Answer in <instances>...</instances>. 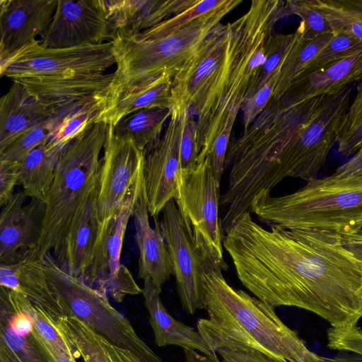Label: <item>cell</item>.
Segmentation results:
<instances>
[{
	"label": "cell",
	"instance_id": "obj_1",
	"mask_svg": "<svg viewBox=\"0 0 362 362\" xmlns=\"http://www.w3.org/2000/svg\"><path fill=\"white\" fill-rule=\"evenodd\" d=\"M269 226L245 212L223 235L242 284L274 307L305 310L332 327L357 325L362 318V262L344 247L341 235Z\"/></svg>",
	"mask_w": 362,
	"mask_h": 362
},
{
	"label": "cell",
	"instance_id": "obj_24",
	"mask_svg": "<svg viewBox=\"0 0 362 362\" xmlns=\"http://www.w3.org/2000/svg\"><path fill=\"white\" fill-rule=\"evenodd\" d=\"M43 105L21 84H13L0 100V152L24 132L48 121Z\"/></svg>",
	"mask_w": 362,
	"mask_h": 362
},
{
	"label": "cell",
	"instance_id": "obj_47",
	"mask_svg": "<svg viewBox=\"0 0 362 362\" xmlns=\"http://www.w3.org/2000/svg\"><path fill=\"white\" fill-rule=\"evenodd\" d=\"M341 243L357 259L362 262V229L341 235Z\"/></svg>",
	"mask_w": 362,
	"mask_h": 362
},
{
	"label": "cell",
	"instance_id": "obj_23",
	"mask_svg": "<svg viewBox=\"0 0 362 362\" xmlns=\"http://www.w3.org/2000/svg\"><path fill=\"white\" fill-rule=\"evenodd\" d=\"M141 293L158 346L175 345L206 356L214 354L198 331L169 314L161 301L160 293L151 279L144 280Z\"/></svg>",
	"mask_w": 362,
	"mask_h": 362
},
{
	"label": "cell",
	"instance_id": "obj_12",
	"mask_svg": "<svg viewBox=\"0 0 362 362\" xmlns=\"http://www.w3.org/2000/svg\"><path fill=\"white\" fill-rule=\"evenodd\" d=\"M145 153L108 124L97 187L100 224L110 219L144 177Z\"/></svg>",
	"mask_w": 362,
	"mask_h": 362
},
{
	"label": "cell",
	"instance_id": "obj_43",
	"mask_svg": "<svg viewBox=\"0 0 362 362\" xmlns=\"http://www.w3.org/2000/svg\"><path fill=\"white\" fill-rule=\"evenodd\" d=\"M216 352L222 358V362H276L251 349H220Z\"/></svg>",
	"mask_w": 362,
	"mask_h": 362
},
{
	"label": "cell",
	"instance_id": "obj_38",
	"mask_svg": "<svg viewBox=\"0 0 362 362\" xmlns=\"http://www.w3.org/2000/svg\"><path fill=\"white\" fill-rule=\"evenodd\" d=\"M286 9L288 16L296 15L300 18L301 21L297 30L303 38L313 40L333 33L330 23L315 6L312 0L287 1Z\"/></svg>",
	"mask_w": 362,
	"mask_h": 362
},
{
	"label": "cell",
	"instance_id": "obj_44",
	"mask_svg": "<svg viewBox=\"0 0 362 362\" xmlns=\"http://www.w3.org/2000/svg\"><path fill=\"white\" fill-rule=\"evenodd\" d=\"M33 343L48 362H76L44 339L34 329L29 334Z\"/></svg>",
	"mask_w": 362,
	"mask_h": 362
},
{
	"label": "cell",
	"instance_id": "obj_27",
	"mask_svg": "<svg viewBox=\"0 0 362 362\" xmlns=\"http://www.w3.org/2000/svg\"><path fill=\"white\" fill-rule=\"evenodd\" d=\"M63 149L64 147L48 140L33 149L18 163V183L28 197L45 202Z\"/></svg>",
	"mask_w": 362,
	"mask_h": 362
},
{
	"label": "cell",
	"instance_id": "obj_26",
	"mask_svg": "<svg viewBox=\"0 0 362 362\" xmlns=\"http://www.w3.org/2000/svg\"><path fill=\"white\" fill-rule=\"evenodd\" d=\"M172 83L173 77L163 74L153 81L132 88L109 103L98 122L115 126L122 118L142 109L171 110Z\"/></svg>",
	"mask_w": 362,
	"mask_h": 362
},
{
	"label": "cell",
	"instance_id": "obj_39",
	"mask_svg": "<svg viewBox=\"0 0 362 362\" xmlns=\"http://www.w3.org/2000/svg\"><path fill=\"white\" fill-rule=\"evenodd\" d=\"M50 137L51 129L46 121L24 132L1 151L0 161L20 163Z\"/></svg>",
	"mask_w": 362,
	"mask_h": 362
},
{
	"label": "cell",
	"instance_id": "obj_34",
	"mask_svg": "<svg viewBox=\"0 0 362 362\" xmlns=\"http://www.w3.org/2000/svg\"><path fill=\"white\" fill-rule=\"evenodd\" d=\"M0 362H48L29 335L19 336L10 329L0 315Z\"/></svg>",
	"mask_w": 362,
	"mask_h": 362
},
{
	"label": "cell",
	"instance_id": "obj_2",
	"mask_svg": "<svg viewBox=\"0 0 362 362\" xmlns=\"http://www.w3.org/2000/svg\"><path fill=\"white\" fill-rule=\"evenodd\" d=\"M354 86L299 103L272 99L240 137L229 143L228 185L220 203L234 218L254 198L271 194L287 177L310 181L337 144Z\"/></svg>",
	"mask_w": 362,
	"mask_h": 362
},
{
	"label": "cell",
	"instance_id": "obj_9",
	"mask_svg": "<svg viewBox=\"0 0 362 362\" xmlns=\"http://www.w3.org/2000/svg\"><path fill=\"white\" fill-rule=\"evenodd\" d=\"M1 76L13 82L23 79L58 78L106 74L116 64L112 42L50 48L35 40L0 63Z\"/></svg>",
	"mask_w": 362,
	"mask_h": 362
},
{
	"label": "cell",
	"instance_id": "obj_31",
	"mask_svg": "<svg viewBox=\"0 0 362 362\" xmlns=\"http://www.w3.org/2000/svg\"><path fill=\"white\" fill-rule=\"evenodd\" d=\"M19 263V293L45 310L57 322L64 313L45 277L40 262L26 258Z\"/></svg>",
	"mask_w": 362,
	"mask_h": 362
},
{
	"label": "cell",
	"instance_id": "obj_35",
	"mask_svg": "<svg viewBox=\"0 0 362 362\" xmlns=\"http://www.w3.org/2000/svg\"><path fill=\"white\" fill-rule=\"evenodd\" d=\"M337 146L345 156L354 155L362 147V80L343 118Z\"/></svg>",
	"mask_w": 362,
	"mask_h": 362
},
{
	"label": "cell",
	"instance_id": "obj_7",
	"mask_svg": "<svg viewBox=\"0 0 362 362\" xmlns=\"http://www.w3.org/2000/svg\"><path fill=\"white\" fill-rule=\"evenodd\" d=\"M107 126L95 123L62 150L45 201L40 241L28 259L42 261L51 252L57 257L76 216L98 187Z\"/></svg>",
	"mask_w": 362,
	"mask_h": 362
},
{
	"label": "cell",
	"instance_id": "obj_40",
	"mask_svg": "<svg viewBox=\"0 0 362 362\" xmlns=\"http://www.w3.org/2000/svg\"><path fill=\"white\" fill-rule=\"evenodd\" d=\"M198 156L195 117L188 110L183 112L178 180L185 177L195 169Z\"/></svg>",
	"mask_w": 362,
	"mask_h": 362
},
{
	"label": "cell",
	"instance_id": "obj_36",
	"mask_svg": "<svg viewBox=\"0 0 362 362\" xmlns=\"http://www.w3.org/2000/svg\"><path fill=\"white\" fill-rule=\"evenodd\" d=\"M362 52V41L346 33L334 32L327 45L298 75H306Z\"/></svg>",
	"mask_w": 362,
	"mask_h": 362
},
{
	"label": "cell",
	"instance_id": "obj_8",
	"mask_svg": "<svg viewBox=\"0 0 362 362\" xmlns=\"http://www.w3.org/2000/svg\"><path fill=\"white\" fill-rule=\"evenodd\" d=\"M40 263L64 315L77 317L114 345L131 351L141 362H163L127 317L110 304L106 293L68 273L50 253Z\"/></svg>",
	"mask_w": 362,
	"mask_h": 362
},
{
	"label": "cell",
	"instance_id": "obj_21",
	"mask_svg": "<svg viewBox=\"0 0 362 362\" xmlns=\"http://www.w3.org/2000/svg\"><path fill=\"white\" fill-rule=\"evenodd\" d=\"M361 80L362 52L298 76L282 99L294 103L321 95H334Z\"/></svg>",
	"mask_w": 362,
	"mask_h": 362
},
{
	"label": "cell",
	"instance_id": "obj_37",
	"mask_svg": "<svg viewBox=\"0 0 362 362\" xmlns=\"http://www.w3.org/2000/svg\"><path fill=\"white\" fill-rule=\"evenodd\" d=\"M298 36L297 30L291 34L272 33L269 36L264 46L266 61L255 93L272 78H277L279 80L284 64Z\"/></svg>",
	"mask_w": 362,
	"mask_h": 362
},
{
	"label": "cell",
	"instance_id": "obj_25",
	"mask_svg": "<svg viewBox=\"0 0 362 362\" xmlns=\"http://www.w3.org/2000/svg\"><path fill=\"white\" fill-rule=\"evenodd\" d=\"M57 325L84 362H141L131 351L114 345L74 316L63 315Z\"/></svg>",
	"mask_w": 362,
	"mask_h": 362
},
{
	"label": "cell",
	"instance_id": "obj_17",
	"mask_svg": "<svg viewBox=\"0 0 362 362\" xmlns=\"http://www.w3.org/2000/svg\"><path fill=\"white\" fill-rule=\"evenodd\" d=\"M112 79L113 73H106L14 82L25 87L47 110L50 119H53L91 100L107 97L110 99Z\"/></svg>",
	"mask_w": 362,
	"mask_h": 362
},
{
	"label": "cell",
	"instance_id": "obj_10",
	"mask_svg": "<svg viewBox=\"0 0 362 362\" xmlns=\"http://www.w3.org/2000/svg\"><path fill=\"white\" fill-rule=\"evenodd\" d=\"M220 187L206 158L185 177L178 180L174 199L191 230L197 247L206 262L227 271L223 258V232L218 216Z\"/></svg>",
	"mask_w": 362,
	"mask_h": 362
},
{
	"label": "cell",
	"instance_id": "obj_22",
	"mask_svg": "<svg viewBox=\"0 0 362 362\" xmlns=\"http://www.w3.org/2000/svg\"><path fill=\"white\" fill-rule=\"evenodd\" d=\"M117 32L138 33L194 6L198 0H103Z\"/></svg>",
	"mask_w": 362,
	"mask_h": 362
},
{
	"label": "cell",
	"instance_id": "obj_15",
	"mask_svg": "<svg viewBox=\"0 0 362 362\" xmlns=\"http://www.w3.org/2000/svg\"><path fill=\"white\" fill-rule=\"evenodd\" d=\"M182 124L183 112L172 110L163 134L145 153L144 185L153 218L158 216L177 192Z\"/></svg>",
	"mask_w": 362,
	"mask_h": 362
},
{
	"label": "cell",
	"instance_id": "obj_5",
	"mask_svg": "<svg viewBox=\"0 0 362 362\" xmlns=\"http://www.w3.org/2000/svg\"><path fill=\"white\" fill-rule=\"evenodd\" d=\"M241 2L225 0L218 8L168 35H157L149 29L138 33L117 32L112 41L116 69L108 104L163 74L173 78L195 55L221 19Z\"/></svg>",
	"mask_w": 362,
	"mask_h": 362
},
{
	"label": "cell",
	"instance_id": "obj_42",
	"mask_svg": "<svg viewBox=\"0 0 362 362\" xmlns=\"http://www.w3.org/2000/svg\"><path fill=\"white\" fill-rule=\"evenodd\" d=\"M19 180V164L0 161V206H5L13 195Z\"/></svg>",
	"mask_w": 362,
	"mask_h": 362
},
{
	"label": "cell",
	"instance_id": "obj_29",
	"mask_svg": "<svg viewBox=\"0 0 362 362\" xmlns=\"http://www.w3.org/2000/svg\"><path fill=\"white\" fill-rule=\"evenodd\" d=\"M109 98H95L83 103L63 115L48 120L51 129L49 139L65 147L88 127L97 123L106 109Z\"/></svg>",
	"mask_w": 362,
	"mask_h": 362
},
{
	"label": "cell",
	"instance_id": "obj_46",
	"mask_svg": "<svg viewBox=\"0 0 362 362\" xmlns=\"http://www.w3.org/2000/svg\"><path fill=\"white\" fill-rule=\"evenodd\" d=\"M362 175V147L354 156L336 169L332 175L337 177Z\"/></svg>",
	"mask_w": 362,
	"mask_h": 362
},
{
	"label": "cell",
	"instance_id": "obj_4",
	"mask_svg": "<svg viewBox=\"0 0 362 362\" xmlns=\"http://www.w3.org/2000/svg\"><path fill=\"white\" fill-rule=\"evenodd\" d=\"M222 272L204 260L202 277L208 317L199 319L197 327L212 353L220 349H251L276 362H336L335 357L311 351L281 321L274 306L232 287Z\"/></svg>",
	"mask_w": 362,
	"mask_h": 362
},
{
	"label": "cell",
	"instance_id": "obj_33",
	"mask_svg": "<svg viewBox=\"0 0 362 362\" xmlns=\"http://www.w3.org/2000/svg\"><path fill=\"white\" fill-rule=\"evenodd\" d=\"M334 32L346 33L362 41V0H312Z\"/></svg>",
	"mask_w": 362,
	"mask_h": 362
},
{
	"label": "cell",
	"instance_id": "obj_30",
	"mask_svg": "<svg viewBox=\"0 0 362 362\" xmlns=\"http://www.w3.org/2000/svg\"><path fill=\"white\" fill-rule=\"evenodd\" d=\"M10 306L15 310L28 314L33 321V329L44 339L61 351L76 359L78 354L59 329L57 322L45 310L30 302L25 296L1 287V293Z\"/></svg>",
	"mask_w": 362,
	"mask_h": 362
},
{
	"label": "cell",
	"instance_id": "obj_45",
	"mask_svg": "<svg viewBox=\"0 0 362 362\" xmlns=\"http://www.w3.org/2000/svg\"><path fill=\"white\" fill-rule=\"evenodd\" d=\"M20 263L4 264H0V285L1 287L19 293L20 280H19Z\"/></svg>",
	"mask_w": 362,
	"mask_h": 362
},
{
	"label": "cell",
	"instance_id": "obj_11",
	"mask_svg": "<svg viewBox=\"0 0 362 362\" xmlns=\"http://www.w3.org/2000/svg\"><path fill=\"white\" fill-rule=\"evenodd\" d=\"M143 180L144 177L117 213L100 224L92 263L83 279L118 303L127 295L141 293L130 272L120 263V256L126 228Z\"/></svg>",
	"mask_w": 362,
	"mask_h": 362
},
{
	"label": "cell",
	"instance_id": "obj_13",
	"mask_svg": "<svg viewBox=\"0 0 362 362\" xmlns=\"http://www.w3.org/2000/svg\"><path fill=\"white\" fill-rule=\"evenodd\" d=\"M160 228L171 259L182 306L187 313L194 314L197 310L204 309L202 276L204 260L174 199L163 209Z\"/></svg>",
	"mask_w": 362,
	"mask_h": 362
},
{
	"label": "cell",
	"instance_id": "obj_48",
	"mask_svg": "<svg viewBox=\"0 0 362 362\" xmlns=\"http://www.w3.org/2000/svg\"><path fill=\"white\" fill-rule=\"evenodd\" d=\"M185 356V362H222L217 357L216 353L206 356L200 354L196 351L190 349H184Z\"/></svg>",
	"mask_w": 362,
	"mask_h": 362
},
{
	"label": "cell",
	"instance_id": "obj_18",
	"mask_svg": "<svg viewBox=\"0 0 362 362\" xmlns=\"http://www.w3.org/2000/svg\"><path fill=\"white\" fill-rule=\"evenodd\" d=\"M58 0L0 1V63L45 34Z\"/></svg>",
	"mask_w": 362,
	"mask_h": 362
},
{
	"label": "cell",
	"instance_id": "obj_41",
	"mask_svg": "<svg viewBox=\"0 0 362 362\" xmlns=\"http://www.w3.org/2000/svg\"><path fill=\"white\" fill-rule=\"evenodd\" d=\"M330 349L351 352L362 357V328L358 325L344 327H329L327 332Z\"/></svg>",
	"mask_w": 362,
	"mask_h": 362
},
{
	"label": "cell",
	"instance_id": "obj_49",
	"mask_svg": "<svg viewBox=\"0 0 362 362\" xmlns=\"http://www.w3.org/2000/svg\"><path fill=\"white\" fill-rule=\"evenodd\" d=\"M336 362H362V357L355 354L345 353L334 356Z\"/></svg>",
	"mask_w": 362,
	"mask_h": 362
},
{
	"label": "cell",
	"instance_id": "obj_3",
	"mask_svg": "<svg viewBox=\"0 0 362 362\" xmlns=\"http://www.w3.org/2000/svg\"><path fill=\"white\" fill-rule=\"evenodd\" d=\"M285 16L286 2L252 1L248 11L230 23L226 47L197 67L191 112L196 121L197 164L209 157L214 169L223 168L235 121L255 93L265 63V44Z\"/></svg>",
	"mask_w": 362,
	"mask_h": 362
},
{
	"label": "cell",
	"instance_id": "obj_28",
	"mask_svg": "<svg viewBox=\"0 0 362 362\" xmlns=\"http://www.w3.org/2000/svg\"><path fill=\"white\" fill-rule=\"evenodd\" d=\"M170 109H142L119 120L115 134L130 138L145 153L160 139L164 126L170 117Z\"/></svg>",
	"mask_w": 362,
	"mask_h": 362
},
{
	"label": "cell",
	"instance_id": "obj_6",
	"mask_svg": "<svg viewBox=\"0 0 362 362\" xmlns=\"http://www.w3.org/2000/svg\"><path fill=\"white\" fill-rule=\"evenodd\" d=\"M250 212L269 226L357 232L362 229V175L315 177L288 194L260 195L252 200Z\"/></svg>",
	"mask_w": 362,
	"mask_h": 362
},
{
	"label": "cell",
	"instance_id": "obj_19",
	"mask_svg": "<svg viewBox=\"0 0 362 362\" xmlns=\"http://www.w3.org/2000/svg\"><path fill=\"white\" fill-rule=\"evenodd\" d=\"M132 216L139 253L138 276L144 281L151 279L161 293L162 286L173 274V271L158 218H153V228L150 224L144 177L135 199Z\"/></svg>",
	"mask_w": 362,
	"mask_h": 362
},
{
	"label": "cell",
	"instance_id": "obj_14",
	"mask_svg": "<svg viewBox=\"0 0 362 362\" xmlns=\"http://www.w3.org/2000/svg\"><path fill=\"white\" fill-rule=\"evenodd\" d=\"M116 34L103 0H58L40 42L47 47L66 48L110 42Z\"/></svg>",
	"mask_w": 362,
	"mask_h": 362
},
{
	"label": "cell",
	"instance_id": "obj_16",
	"mask_svg": "<svg viewBox=\"0 0 362 362\" xmlns=\"http://www.w3.org/2000/svg\"><path fill=\"white\" fill-rule=\"evenodd\" d=\"M24 191L13 194L0 217V264H16L37 247L42 228L45 202L31 199Z\"/></svg>",
	"mask_w": 362,
	"mask_h": 362
},
{
	"label": "cell",
	"instance_id": "obj_32",
	"mask_svg": "<svg viewBox=\"0 0 362 362\" xmlns=\"http://www.w3.org/2000/svg\"><path fill=\"white\" fill-rule=\"evenodd\" d=\"M332 36L333 33H330L315 39L307 40L303 38L298 32V36L281 69L272 99L279 100L284 97L293 81L327 45Z\"/></svg>",
	"mask_w": 362,
	"mask_h": 362
},
{
	"label": "cell",
	"instance_id": "obj_20",
	"mask_svg": "<svg viewBox=\"0 0 362 362\" xmlns=\"http://www.w3.org/2000/svg\"><path fill=\"white\" fill-rule=\"evenodd\" d=\"M97 188L73 221L57 256L58 264L83 280L91 265L100 222Z\"/></svg>",
	"mask_w": 362,
	"mask_h": 362
}]
</instances>
